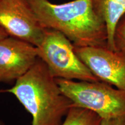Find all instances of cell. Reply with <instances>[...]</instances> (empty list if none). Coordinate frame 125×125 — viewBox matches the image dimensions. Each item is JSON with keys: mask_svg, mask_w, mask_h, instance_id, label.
<instances>
[{"mask_svg": "<svg viewBox=\"0 0 125 125\" xmlns=\"http://www.w3.org/2000/svg\"><path fill=\"white\" fill-rule=\"evenodd\" d=\"M101 118L96 112L73 106L70 109L62 125H100Z\"/></svg>", "mask_w": 125, "mask_h": 125, "instance_id": "obj_9", "label": "cell"}, {"mask_svg": "<svg viewBox=\"0 0 125 125\" xmlns=\"http://www.w3.org/2000/svg\"><path fill=\"white\" fill-rule=\"evenodd\" d=\"M115 51L125 54V15L120 19L116 25L114 37Z\"/></svg>", "mask_w": 125, "mask_h": 125, "instance_id": "obj_10", "label": "cell"}, {"mask_svg": "<svg viewBox=\"0 0 125 125\" xmlns=\"http://www.w3.org/2000/svg\"><path fill=\"white\" fill-rule=\"evenodd\" d=\"M37 48L38 57L55 78L100 81L79 58L73 43L60 31L46 29L42 41Z\"/></svg>", "mask_w": 125, "mask_h": 125, "instance_id": "obj_4", "label": "cell"}, {"mask_svg": "<svg viewBox=\"0 0 125 125\" xmlns=\"http://www.w3.org/2000/svg\"><path fill=\"white\" fill-rule=\"evenodd\" d=\"M8 34L2 28L0 27V40H2L3 38H6V37H8Z\"/></svg>", "mask_w": 125, "mask_h": 125, "instance_id": "obj_12", "label": "cell"}, {"mask_svg": "<svg viewBox=\"0 0 125 125\" xmlns=\"http://www.w3.org/2000/svg\"><path fill=\"white\" fill-rule=\"evenodd\" d=\"M100 125H125V115L110 118H101Z\"/></svg>", "mask_w": 125, "mask_h": 125, "instance_id": "obj_11", "label": "cell"}, {"mask_svg": "<svg viewBox=\"0 0 125 125\" xmlns=\"http://www.w3.org/2000/svg\"><path fill=\"white\" fill-rule=\"evenodd\" d=\"M38 59L34 45L10 36L0 40V83L16 82Z\"/></svg>", "mask_w": 125, "mask_h": 125, "instance_id": "obj_7", "label": "cell"}, {"mask_svg": "<svg viewBox=\"0 0 125 125\" xmlns=\"http://www.w3.org/2000/svg\"><path fill=\"white\" fill-rule=\"evenodd\" d=\"M93 7L105 21L108 31V48L115 51L114 37L118 21L125 15V0H92Z\"/></svg>", "mask_w": 125, "mask_h": 125, "instance_id": "obj_8", "label": "cell"}, {"mask_svg": "<svg viewBox=\"0 0 125 125\" xmlns=\"http://www.w3.org/2000/svg\"><path fill=\"white\" fill-rule=\"evenodd\" d=\"M0 27L10 37L36 47L42 42L46 30L27 0H0Z\"/></svg>", "mask_w": 125, "mask_h": 125, "instance_id": "obj_5", "label": "cell"}, {"mask_svg": "<svg viewBox=\"0 0 125 125\" xmlns=\"http://www.w3.org/2000/svg\"><path fill=\"white\" fill-rule=\"evenodd\" d=\"M0 125H4V122L2 121H1V120H0Z\"/></svg>", "mask_w": 125, "mask_h": 125, "instance_id": "obj_13", "label": "cell"}, {"mask_svg": "<svg viewBox=\"0 0 125 125\" xmlns=\"http://www.w3.org/2000/svg\"><path fill=\"white\" fill-rule=\"evenodd\" d=\"M61 90L74 106L96 112L101 118L125 115V91L102 81L56 78Z\"/></svg>", "mask_w": 125, "mask_h": 125, "instance_id": "obj_3", "label": "cell"}, {"mask_svg": "<svg viewBox=\"0 0 125 125\" xmlns=\"http://www.w3.org/2000/svg\"><path fill=\"white\" fill-rule=\"evenodd\" d=\"M45 29L63 34L75 46H107L108 31L92 0L55 4L49 0H27Z\"/></svg>", "mask_w": 125, "mask_h": 125, "instance_id": "obj_1", "label": "cell"}, {"mask_svg": "<svg viewBox=\"0 0 125 125\" xmlns=\"http://www.w3.org/2000/svg\"><path fill=\"white\" fill-rule=\"evenodd\" d=\"M0 92L16 97L32 116V125H62L63 117L74 106L39 57L11 88Z\"/></svg>", "mask_w": 125, "mask_h": 125, "instance_id": "obj_2", "label": "cell"}, {"mask_svg": "<svg viewBox=\"0 0 125 125\" xmlns=\"http://www.w3.org/2000/svg\"><path fill=\"white\" fill-rule=\"evenodd\" d=\"M74 50L100 81L125 91V53L107 46H74Z\"/></svg>", "mask_w": 125, "mask_h": 125, "instance_id": "obj_6", "label": "cell"}]
</instances>
